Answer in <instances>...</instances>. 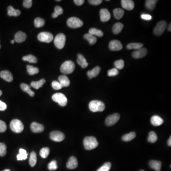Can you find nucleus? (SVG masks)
Here are the masks:
<instances>
[{
  "label": "nucleus",
  "instance_id": "nucleus-54",
  "mask_svg": "<svg viewBox=\"0 0 171 171\" xmlns=\"http://www.w3.org/2000/svg\"><path fill=\"white\" fill-rule=\"evenodd\" d=\"M84 2L85 1L84 0H74V2H75V4L78 6L82 5L84 3Z\"/></svg>",
  "mask_w": 171,
  "mask_h": 171
},
{
  "label": "nucleus",
  "instance_id": "nucleus-33",
  "mask_svg": "<svg viewBox=\"0 0 171 171\" xmlns=\"http://www.w3.org/2000/svg\"><path fill=\"white\" fill-rule=\"evenodd\" d=\"M27 72L30 75H35L39 72V70L38 67L29 65L27 66Z\"/></svg>",
  "mask_w": 171,
  "mask_h": 171
},
{
  "label": "nucleus",
  "instance_id": "nucleus-36",
  "mask_svg": "<svg viewBox=\"0 0 171 171\" xmlns=\"http://www.w3.org/2000/svg\"><path fill=\"white\" fill-rule=\"evenodd\" d=\"M144 45L141 43H130L127 45V49L128 50H138L143 47Z\"/></svg>",
  "mask_w": 171,
  "mask_h": 171
},
{
  "label": "nucleus",
  "instance_id": "nucleus-17",
  "mask_svg": "<svg viewBox=\"0 0 171 171\" xmlns=\"http://www.w3.org/2000/svg\"><path fill=\"white\" fill-rule=\"evenodd\" d=\"M0 77L5 80V81L9 82H11L14 79L12 74L8 71H2L0 72Z\"/></svg>",
  "mask_w": 171,
  "mask_h": 171
},
{
  "label": "nucleus",
  "instance_id": "nucleus-31",
  "mask_svg": "<svg viewBox=\"0 0 171 171\" xmlns=\"http://www.w3.org/2000/svg\"><path fill=\"white\" fill-rule=\"evenodd\" d=\"M84 38L85 39L88 41L89 44L91 45H94L96 43L97 39L94 36L92 35V34H89V33H86L84 35Z\"/></svg>",
  "mask_w": 171,
  "mask_h": 171
},
{
  "label": "nucleus",
  "instance_id": "nucleus-57",
  "mask_svg": "<svg viewBox=\"0 0 171 171\" xmlns=\"http://www.w3.org/2000/svg\"><path fill=\"white\" fill-rule=\"evenodd\" d=\"M171 23H170L169 24V26H168V30L169 31H171Z\"/></svg>",
  "mask_w": 171,
  "mask_h": 171
},
{
  "label": "nucleus",
  "instance_id": "nucleus-19",
  "mask_svg": "<svg viewBox=\"0 0 171 171\" xmlns=\"http://www.w3.org/2000/svg\"><path fill=\"white\" fill-rule=\"evenodd\" d=\"M78 165V160L75 157H71L68 159L67 164V167L69 169H74L77 168Z\"/></svg>",
  "mask_w": 171,
  "mask_h": 171
},
{
  "label": "nucleus",
  "instance_id": "nucleus-42",
  "mask_svg": "<svg viewBox=\"0 0 171 171\" xmlns=\"http://www.w3.org/2000/svg\"><path fill=\"white\" fill-rule=\"evenodd\" d=\"M114 65L117 70H122L124 67V61L122 59L116 60L114 62Z\"/></svg>",
  "mask_w": 171,
  "mask_h": 171
},
{
  "label": "nucleus",
  "instance_id": "nucleus-20",
  "mask_svg": "<svg viewBox=\"0 0 171 171\" xmlns=\"http://www.w3.org/2000/svg\"><path fill=\"white\" fill-rule=\"evenodd\" d=\"M101 68L100 67L96 66L91 71H88L87 72V75L90 79L95 78L98 76L100 72Z\"/></svg>",
  "mask_w": 171,
  "mask_h": 171
},
{
  "label": "nucleus",
  "instance_id": "nucleus-62",
  "mask_svg": "<svg viewBox=\"0 0 171 171\" xmlns=\"http://www.w3.org/2000/svg\"><path fill=\"white\" fill-rule=\"evenodd\" d=\"M144 171V170H140V171Z\"/></svg>",
  "mask_w": 171,
  "mask_h": 171
},
{
  "label": "nucleus",
  "instance_id": "nucleus-59",
  "mask_svg": "<svg viewBox=\"0 0 171 171\" xmlns=\"http://www.w3.org/2000/svg\"><path fill=\"white\" fill-rule=\"evenodd\" d=\"M2 171H10V170L9 169H5V170H3Z\"/></svg>",
  "mask_w": 171,
  "mask_h": 171
},
{
  "label": "nucleus",
  "instance_id": "nucleus-56",
  "mask_svg": "<svg viewBox=\"0 0 171 171\" xmlns=\"http://www.w3.org/2000/svg\"><path fill=\"white\" fill-rule=\"evenodd\" d=\"M171 136H170V138H169V139H168V145H169V146H171Z\"/></svg>",
  "mask_w": 171,
  "mask_h": 171
},
{
  "label": "nucleus",
  "instance_id": "nucleus-12",
  "mask_svg": "<svg viewBox=\"0 0 171 171\" xmlns=\"http://www.w3.org/2000/svg\"><path fill=\"white\" fill-rule=\"evenodd\" d=\"M147 53V49L144 48H140L138 50H136L132 53V56L135 59L142 58L146 55Z\"/></svg>",
  "mask_w": 171,
  "mask_h": 171
},
{
  "label": "nucleus",
  "instance_id": "nucleus-25",
  "mask_svg": "<svg viewBox=\"0 0 171 171\" xmlns=\"http://www.w3.org/2000/svg\"><path fill=\"white\" fill-rule=\"evenodd\" d=\"M8 15L9 16L17 17L20 15L21 11L19 10L15 9L13 6H9L7 8Z\"/></svg>",
  "mask_w": 171,
  "mask_h": 171
},
{
  "label": "nucleus",
  "instance_id": "nucleus-23",
  "mask_svg": "<svg viewBox=\"0 0 171 171\" xmlns=\"http://www.w3.org/2000/svg\"><path fill=\"white\" fill-rule=\"evenodd\" d=\"M77 62L83 68H86L88 65V63L87 62L86 59L82 54H78Z\"/></svg>",
  "mask_w": 171,
  "mask_h": 171
},
{
  "label": "nucleus",
  "instance_id": "nucleus-44",
  "mask_svg": "<svg viewBox=\"0 0 171 171\" xmlns=\"http://www.w3.org/2000/svg\"><path fill=\"white\" fill-rule=\"evenodd\" d=\"M111 167V163L109 162H107L103 165L102 166L100 167L96 171H109Z\"/></svg>",
  "mask_w": 171,
  "mask_h": 171
},
{
  "label": "nucleus",
  "instance_id": "nucleus-47",
  "mask_svg": "<svg viewBox=\"0 0 171 171\" xmlns=\"http://www.w3.org/2000/svg\"><path fill=\"white\" fill-rule=\"evenodd\" d=\"M51 85H52L53 89H55V90H59L62 88L61 84L58 81H53L52 82Z\"/></svg>",
  "mask_w": 171,
  "mask_h": 171
},
{
  "label": "nucleus",
  "instance_id": "nucleus-9",
  "mask_svg": "<svg viewBox=\"0 0 171 171\" xmlns=\"http://www.w3.org/2000/svg\"><path fill=\"white\" fill-rule=\"evenodd\" d=\"M167 26L165 21H162L159 22L153 30V33L157 36H160L163 34Z\"/></svg>",
  "mask_w": 171,
  "mask_h": 171
},
{
  "label": "nucleus",
  "instance_id": "nucleus-30",
  "mask_svg": "<svg viewBox=\"0 0 171 171\" xmlns=\"http://www.w3.org/2000/svg\"><path fill=\"white\" fill-rule=\"evenodd\" d=\"M114 17L117 20L121 19L124 14V11L123 10L120 8H117L114 9L113 11Z\"/></svg>",
  "mask_w": 171,
  "mask_h": 171
},
{
  "label": "nucleus",
  "instance_id": "nucleus-32",
  "mask_svg": "<svg viewBox=\"0 0 171 171\" xmlns=\"http://www.w3.org/2000/svg\"><path fill=\"white\" fill-rule=\"evenodd\" d=\"M157 2V0H147L145 2V6L148 9L153 10L156 7Z\"/></svg>",
  "mask_w": 171,
  "mask_h": 171
},
{
  "label": "nucleus",
  "instance_id": "nucleus-48",
  "mask_svg": "<svg viewBox=\"0 0 171 171\" xmlns=\"http://www.w3.org/2000/svg\"><path fill=\"white\" fill-rule=\"evenodd\" d=\"M7 129V125L6 123L3 121L0 120V133L5 132Z\"/></svg>",
  "mask_w": 171,
  "mask_h": 171
},
{
  "label": "nucleus",
  "instance_id": "nucleus-11",
  "mask_svg": "<svg viewBox=\"0 0 171 171\" xmlns=\"http://www.w3.org/2000/svg\"><path fill=\"white\" fill-rule=\"evenodd\" d=\"M120 115L117 113L109 116L106 120V124L108 126H112L116 124L119 120Z\"/></svg>",
  "mask_w": 171,
  "mask_h": 171
},
{
  "label": "nucleus",
  "instance_id": "nucleus-2",
  "mask_svg": "<svg viewBox=\"0 0 171 171\" xmlns=\"http://www.w3.org/2000/svg\"><path fill=\"white\" fill-rule=\"evenodd\" d=\"M75 64L71 60L65 61L60 67V71L64 74H70L75 70Z\"/></svg>",
  "mask_w": 171,
  "mask_h": 171
},
{
  "label": "nucleus",
  "instance_id": "nucleus-35",
  "mask_svg": "<svg viewBox=\"0 0 171 171\" xmlns=\"http://www.w3.org/2000/svg\"><path fill=\"white\" fill-rule=\"evenodd\" d=\"M37 163V155L35 152L31 153L29 158V164L31 167H34Z\"/></svg>",
  "mask_w": 171,
  "mask_h": 171
},
{
  "label": "nucleus",
  "instance_id": "nucleus-8",
  "mask_svg": "<svg viewBox=\"0 0 171 171\" xmlns=\"http://www.w3.org/2000/svg\"><path fill=\"white\" fill-rule=\"evenodd\" d=\"M53 35L49 32H42L38 35V39L40 42L50 43L53 40Z\"/></svg>",
  "mask_w": 171,
  "mask_h": 171
},
{
  "label": "nucleus",
  "instance_id": "nucleus-1",
  "mask_svg": "<svg viewBox=\"0 0 171 171\" xmlns=\"http://www.w3.org/2000/svg\"><path fill=\"white\" fill-rule=\"evenodd\" d=\"M83 144L86 149L91 150L96 148L99 145V143L95 137L87 136L84 138Z\"/></svg>",
  "mask_w": 171,
  "mask_h": 171
},
{
  "label": "nucleus",
  "instance_id": "nucleus-28",
  "mask_svg": "<svg viewBox=\"0 0 171 171\" xmlns=\"http://www.w3.org/2000/svg\"><path fill=\"white\" fill-rule=\"evenodd\" d=\"M123 27V24L121 23H116V24H114L112 28L113 33L115 34H119L122 30Z\"/></svg>",
  "mask_w": 171,
  "mask_h": 171
},
{
  "label": "nucleus",
  "instance_id": "nucleus-51",
  "mask_svg": "<svg viewBox=\"0 0 171 171\" xmlns=\"http://www.w3.org/2000/svg\"><path fill=\"white\" fill-rule=\"evenodd\" d=\"M88 2L92 5H98L102 3V0H89L88 1Z\"/></svg>",
  "mask_w": 171,
  "mask_h": 171
},
{
  "label": "nucleus",
  "instance_id": "nucleus-45",
  "mask_svg": "<svg viewBox=\"0 0 171 171\" xmlns=\"http://www.w3.org/2000/svg\"><path fill=\"white\" fill-rule=\"evenodd\" d=\"M48 168L50 171H54V170H57L58 168V165H57L56 161L53 160L50 162L48 165Z\"/></svg>",
  "mask_w": 171,
  "mask_h": 171
},
{
  "label": "nucleus",
  "instance_id": "nucleus-22",
  "mask_svg": "<svg viewBox=\"0 0 171 171\" xmlns=\"http://www.w3.org/2000/svg\"><path fill=\"white\" fill-rule=\"evenodd\" d=\"M59 81L62 87H67L70 85V80L65 75H61L59 78Z\"/></svg>",
  "mask_w": 171,
  "mask_h": 171
},
{
  "label": "nucleus",
  "instance_id": "nucleus-3",
  "mask_svg": "<svg viewBox=\"0 0 171 171\" xmlns=\"http://www.w3.org/2000/svg\"><path fill=\"white\" fill-rule=\"evenodd\" d=\"M89 108L93 112H102L105 110V105L101 101L93 100L89 103Z\"/></svg>",
  "mask_w": 171,
  "mask_h": 171
},
{
  "label": "nucleus",
  "instance_id": "nucleus-18",
  "mask_svg": "<svg viewBox=\"0 0 171 171\" xmlns=\"http://www.w3.org/2000/svg\"><path fill=\"white\" fill-rule=\"evenodd\" d=\"M27 38V35L22 31H18L16 33L14 36L15 42L17 43H22L24 42Z\"/></svg>",
  "mask_w": 171,
  "mask_h": 171
},
{
  "label": "nucleus",
  "instance_id": "nucleus-27",
  "mask_svg": "<svg viewBox=\"0 0 171 171\" xmlns=\"http://www.w3.org/2000/svg\"><path fill=\"white\" fill-rule=\"evenodd\" d=\"M21 87L23 91L28 93L31 96H34L35 95L34 92L31 89L30 87L27 84L22 83L21 85Z\"/></svg>",
  "mask_w": 171,
  "mask_h": 171
},
{
  "label": "nucleus",
  "instance_id": "nucleus-53",
  "mask_svg": "<svg viewBox=\"0 0 171 171\" xmlns=\"http://www.w3.org/2000/svg\"><path fill=\"white\" fill-rule=\"evenodd\" d=\"M142 19L145 20H150L152 19V16L149 14H142L141 15Z\"/></svg>",
  "mask_w": 171,
  "mask_h": 171
},
{
  "label": "nucleus",
  "instance_id": "nucleus-29",
  "mask_svg": "<svg viewBox=\"0 0 171 171\" xmlns=\"http://www.w3.org/2000/svg\"><path fill=\"white\" fill-rule=\"evenodd\" d=\"M28 153L25 150L23 149H20L19 150V153L17 156V159L18 161H22L23 160H26L27 158Z\"/></svg>",
  "mask_w": 171,
  "mask_h": 171
},
{
  "label": "nucleus",
  "instance_id": "nucleus-41",
  "mask_svg": "<svg viewBox=\"0 0 171 171\" xmlns=\"http://www.w3.org/2000/svg\"><path fill=\"white\" fill-rule=\"evenodd\" d=\"M45 24V20L42 18H36L34 20V25L36 28H41Z\"/></svg>",
  "mask_w": 171,
  "mask_h": 171
},
{
  "label": "nucleus",
  "instance_id": "nucleus-4",
  "mask_svg": "<svg viewBox=\"0 0 171 171\" xmlns=\"http://www.w3.org/2000/svg\"><path fill=\"white\" fill-rule=\"evenodd\" d=\"M10 128L13 132L20 133L24 129V126L21 121L18 119H14L10 123Z\"/></svg>",
  "mask_w": 171,
  "mask_h": 171
},
{
  "label": "nucleus",
  "instance_id": "nucleus-26",
  "mask_svg": "<svg viewBox=\"0 0 171 171\" xmlns=\"http://www.w3.org/2000/svg\"><path fill=\"white\" fill-rule=\"evenodd\" d=\"M46 80L45 79H42L39 81H32L31 83V87L35 88L36 89H39L43 86V85L45 83Z\"/></svg>",
  "mask_w": 171,
  "mask_h": 171
},
{
  "label": "nucleus",
  "instance_id": "nucleus-21",
  "mask_svg": "<svg viewBox=\"0 0 171 171\" xmlns=\"http://www.w3.org/2000/svg\"><path fill=\"white\" fill-rule=\"evenodd\" d=\"M151 122L154 126L157 127L161 125L164 122V120L162 117L158 116H153L151 117Z\"/></svg>",
  "mask_w": 171,
  "mask_h": 171
},
{
  "label": "nucleus",
  "instance_id": "nucleus-37",
  "mask_svg": "<svg viewBox=\"0 0 171 171\" xmlns=\"http://www.w3.org/2000/svg\"><path fill=\"white\" fill-rule=\"evenodd\" d=\"M89 34H91L92 35L97 36L101 37L103 36V32L100 30L97 29L96 28H91L89 30Z\"/></svg>",
  "mask_w": 171,
  "mask_h": 171
},
{
  "label": "nucleus",
  "instance_id": "nucleus-7",
  "mask_svg": "<svg viewBox=\"0 0 171 171\" xmlns=\"http://www.w3.org/2000/svg\"><path fill=\"white\" fill-rule=\"evenodd\" d=\"M67 23L69 27L73 29L80 28L82 27L83 25V22L75 17H72L69 18L67 20Z\"/></svg>",
  "mask_w": 171,
  "mask_h": 171
},
{
  "label": "nucleus",
  "instance_id": "nucleus-52",
  "mask_svg": "<svg viewBox=\"0 0 171 171\" xmlns=\"http://www.w3.org/2000/svg\"><path fill=\"white\" fill-rule=\"evenodd\" d=\"M6 104L0 100V111H4L7 108Z\"/></svg>",
  "mask_w": 171,
  "mask_h": 171
},
{
  "label": "nucleus",
  "instance_id": "nucleus-14",
  "mask_svg": "<svg viewBox=\"0 0 171 171\" xmlns=\"http://www.w3.org/2000/svg\"><path fill=\"white\" fill-rule=\"evenodd\" d=\"M100 17L102 22H106L109 21L111 18V15L107 9H102L100 12Z\"/></svg>",
  "mask_w": 171,
  "mask_h": 171
},
{
  "label": "nucleus",
  "instance_id": "nucleus-55",
  "mask_svg": "<svg viewBox=\"0 0 171 171\" xmlns=\"http://www.w3.org/2000/svg\"><path fill=\"white\" fill-rule=\"evenodd\" d=\"M58 15H57L55 13H53L52 14V18H56L57 17H58Z\"/></svg>",
  "mask_w": 171,
  "mask_h": 171
},
{
  "label": "nucleus",
  "instance_id": "nucleus-15",
  "mask_svg": "<svg viewBox=\"0 0 171 171\" xmlns=\"http://www.w3.org/2000/svg\"><path fill=\"white\" fill-rule=\"evenodd\" d=\"M31 129L33 133H39L43 132L44 127L43 124L37 122H33L31 125Z\"/></svg>",
  "mask_w": 171,
  "mask_h": 171
},
{
  "label": "nucleus",
  "instance_id": "nucleus-34",
  "mask_svg": "<svg viewBox=\"0 0 171 171\" xmlns=\"http://www.w3.org/2000/svg\"><path fill=\"white\" fill-rule=\"evenodd\" d=\"M23 60L28 61L32 63H36L38 61L36 57L32 55H28L24 56L22 58Z\"/></svg>",
  "mask_w": 171,
  "mask_h": 171
},
{
  "label": "nucleus",
  "instance_id": "nucleus-63",
  "mask_svg": "<svg viewBox=\"0 0 171 171\" xmlns=\"http://www.w3.org/2000/svg\"><path fill=\"white\" fill-rule=\"evenodd\" d=\"M1 45H0V49H1Z\"/></svg>",
  "mask_w": 171,
  "mask_h": 171
},
{
  "label": "nucleus",
  "instance_id": "nucleus-60",
  "mask_svg": "<svg viewBox=\"0 0 171 171\" xmlns=\"http://www.w3.org/2000/svg\"><path fill=\"white\" fill-rule=\"evenodd\" d=\"M2 93V91L1 90H0V96H1Z\"/></svg>",
  "mask_w": 171,
  "mask_h": 171
},
{
  "label": "nucleus",
  "instance_id": "nucleus-46",
  "mask_svg": "<svg viewBox=\"0 0 171 171\" xmlns=\"http://www.w3.org/2000/svg\"><path fill=\"white\" fill-rule=\"evenodd\" d=\"M118 74H119V72H118V70L116 68H112L111 70L108 71V76H109V77L116 76V75H118Z\"/></svg>",
  "mask_w": 171,
  "mask_h": 171
},
{
  "label": "nucleus",
  "instance_id": "nucleus-43",
  "mask_svg": "<svg viewBox=\"0 0 171 171\" xmlns=\"http://www.w3.org/2000/svg\"><path fill=\"white\" fill-rule=\"evenodd\" d=\"M7 153L6 145L3 143H0V156L4 157Z\"/></svg>",
  "mask_w": 171,
  "mask_h": 171
},
{
  "label": "nucleus",
  "instance_id": "nucleus-58",
  "mask_svg": "<svg viewBox=\"0 0 171 171\" xmlns=\"http://www.w3.org/2000/svg\"><path fill=\"white\" fill-rule=\"evenodd\" d=\"M10 43H11V44H14V43H15V41L14 40H11V42H10Z\"/></svg>",
  "mask_w": 171,
  "mask_h": 171
},
{
  "label": "nucleus",
  "instance_id": "nucleus-61",
  "mask_svg": "<svg viewBox=\"0 0 171 171\" xmlns=\"http://www.w3.org/2000/svg\"><path fill=\"white\" fill-rule=\"evenodd\" d=\"M56 1L59 2V1H60V0H57V1Z\"/></svg>",
  "mask_w": 171,
  "mask_h": 171
},
{
  "label": "nucleus",
  "instance_id": "nucleus-40",
  "mask_svg": "<svg viewBox=\"0 0 171 171\" xmlns=\"http://www.w3.org/2000/svg\"><path fill=\"white\" fill-rule=\"evenodd\" d=\"M50 152V149L48 147H44L39 152V155L43 158H46L49 156Z\"/></svg>",
  "mask_w": 171,
  "mask_h": 171
},
{
  "label": "nucleus",
  "instance_id": "nucleus-13",
  "mask_svg": "<svg viewBox=\"0 0 171 171\" xmlns=\"http://www.w3.org/2000/svg\"><path fill=\"white\" fill-rule=\"evenodd\" d=\"M109 48L111 51H119L122 49L123 46L120 41L112 40L109 43Z\"/></svg>",
  "mask_w": 171,
  "mask_h": 171
},
{
  "label": "nucleus",
  "instance_id": "nucleus-5",
  "mask_svg": "<svg viewBox=\"0 0 171 171\" xmlns=\"http://www.w3.org/2000/svg\"><path fill=\"white\" fill-rule=\"evenodd\" d=\"M52 99L55 102H57L62 107H65L67 104V100L66 96L61 93L54 94L52 96Z\"/></svg>",
  "mask_w": 171,
  "mask_h": 171
},
{
  "label": "nucleus",
  "instance_id": "nucleus-10",
  "mask_svg": "<svg viewBox=\"0 0 171 171\" xmlns=\"http://www.w3.org/2000/svg\"><path fill=\"white\" fill-rule=\"evenodd\" d=\"M64 134L59 131H54L50 134V138L55 142H61L65 139Z\"/></svg>",
  "mask_w": 171,
  "mask_h": 171
},
{
  "label": "nucleus",
  "instance_id": "nucleus-38",
  "mask_svg": "<svg viewBox=\"0 0 171 171\" xmlns=\"http://www.w3.org/2000/svg\"><path fill=\"white\" fill-rule=\"evenodd\" d=\"M136 134L135 132H130L128 134H125L122 136V140L124 141H131L136 137Z\"/></svg>",
  "mask_w": 171,
  "mask_h": 171
},
{
  "label": "nucleus",
  "instance_id": "nucleus-50",
  "mask_svg": "<svg viewBox=\"0 0 171 171\" xmlns=\"http://www.w3.org/2000/svg\"><path fill=\"white\" fill-rule=\"evenodd\" d=\"M54 11H55L54 13H56L57 15H58V16L62 14L63 13V10L62 9V8L59 6H56L55 7Z\"/></svg>",
  "mask_w": 171,
  "mask_h": 171
},
{
  "label": "nucleus",
  "instance_id": "nucleus-16",
  "mask_svg": "<svg viewBox=\"0 0 171 171\" xmlns=\"http://www.w3.org/2000/svg\"><path fill=\"white\" fill-rule=\"evenodd\" d=\"M122 7L125 10H131L134 8V2L132 0H122Z\"/></svg>",
  "mask_w": 171,
  "mask_h": 171
},
{
  "label": "nucleus",
  "instance_id": "nucleus-39",
  "mask_svg": "<svg viewBox=\"0 0 171 171\" xmlns=\"http://www.w3.org/2000/svg\"><path fill=\"white\" fill-rule=\"evenodd\" d=\"M158 137L157 134L153 131H151L149 134V136L148 137V142L151 143H154L157 140Z\"/></svg>",
  "mask_w": 171,
  "mask_h": 171
},
{
  "label": "nucleus",
  "instance_id": "nucleus-49",
  "mask_svg": "<svg viewBox=\"0 0 171 171\" xmlns=\"http://www.w3.org/2000/svg\"><path fill=\"white\" fill-rule=\"evenodd\" d=\"M32 4V0H24L23 2V5L26 8H30L31 7Z\"/></svg>",
  "mask_w": 171,
  "mask_h": 171
},
{
  "label": "nucleus",
  "instance_id": "nucleus-24",
  "mask_svg": "<svg viewBox=\"0 0 171 171\" xmlns=\"http://www.w3.org/2000/svg\"><path fill=\"white\" fill-rule=\"evenodd\" d=\"M149 166L151 168L154 169L156 171H160L161 170L162 163L160 161L157 160H151L149 162Z\"/></svg>",
  "mask_w": 171,
  "mask_h": 171
},
{
  "label": "nucleus",
  "instance_id": "nucleus-6",
  "mask_svg": "<svg viewBox=\"0 0 171 171\" xmlns=\"http://www.w3.org/2000/svg\"><path fill=\"white\" fill-rule=\"evenodd\" d=\"M65 43L66 36L63 33L58 34L54 39V44L58 49H63L65 45Z\"/></svg>",
  "mask_w": 171,
  "mask_h": 171
}]
</instances>
